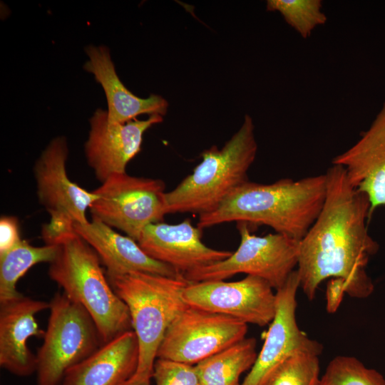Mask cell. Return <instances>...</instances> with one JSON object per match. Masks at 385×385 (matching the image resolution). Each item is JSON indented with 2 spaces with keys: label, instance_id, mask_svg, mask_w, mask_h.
Instances as JSON below:
<instances>
[{
  "label": "cell",
  "instance_id": "6da1fadb",
  "mask_svg": "<svg viewBox=\"0 0 385 385\" xmlns=\"http://www.w3.org/2000/svg\"><path fill=\"white\" fill-rule=\"evenodd\" d=\"M325 175L323 206L299 242V288L312 300L323 281L339 279L349 296L366 298L374 289L366 267L379 247L367 230L369 200L350 184L342 166L332 165Z\"/></svg>",
  "mask_w": 385,
  "mask_h": 385
},
{
  "label": "cell",
  "instance_id": "7a4b0ae2",
  "mask_svg": "<svg viewBox=\"0 0 385 385\" xmlns=\"http://www.w3.org/2000/svg\"><path fill=\"white\" fill-rule=\"evenodd\" d=\"M325 174L270 184L245 182L214 210L199 215L200 230L231 222L265 225L276 233L300 241L323 206Z\"/></svg>",
  "mask_w": 385,
  "mask_h": 385
},
{
  "label": "cell",
  "instance_id": "3957f363",
  "mask_svg": "<svg viewBox=\"0 0 385 385\" xmlns=\"http://www.w3.org/2000/svg\"><path fill=\"white\" fill-rule=\"evenodd\" d=\"M56 252L48 274L95 322L103 344L133 330L128 309L111 287L95 250L73 230L43 234Z\"/></svg>",
  "mask_w": 385,
  "mask_h": 385
},
{
  "label": "cell",
  "instance_id": "277c9868",
  "mask_svg": "<svg viewBox=\"0 0 385 385\" xmlns=\"http://www.w3.org/2000/svg\"><path fill=\"white\" fill-rule=\"evenodd\" d=\"M257 151L252 118L245 115L239 130L219 150L216 145L201 153L202 161L173 190L165 192L167 214L210 212L238 186Z\"/></svg>",
  "mask_w": 385,
  "mask_h": 385
},
{
  "label": "cell",
  "instance_id": "5b68a950",
  "mask_svg": "<svg viewBox=\"0 0 385 385\" xmlns=\"http://www.w3.org/2000/svg\"><path fill=\"white\" fill-rule=\"evenodd\" d=\"M107 278L127 306L138 339L135 374L152 378L157 352L168 328L188 306L183 293L189 282L184 275L173 277L146 272Z\"/></svg>",
  "mask_w": 385,
  "mask_h": 385
},
{
  "label": "cell",
  "instance_id": "8992f818",
  "mask_svg": "<svg viewBox=\"0 0 385 385\" xmlns=\"http://www.w3.org/2000/svg\"><path fill=\"white\" fill-rule=\"evenodd\" d=\"M49 317L36 356V385H62L66 371L103 344L86 310L64 293L49 302Z\"/></svg>",
  "mask_w": 385,
  "mask_h": 385
},
{
  "label": "cell",
  "instance_id": "52a82bcc",
  "mask_svg": "<svg viewBox=\"0 0 385 385\" xmlns=\"http://www.w3.org/2000/svg\"><path fill=\"white\" fill-rule=\"evenodd\" d=\"M240 243L224 260L184 274L189 282L224 280L244 273L263 279L277 290L282 287L298 264L299 242L279 233L257 236L249 224L237 222Z\"/></svg>",
  "mask_w": 385,
  "mask_h": 385
},
{
  "label": "cell",
  "instance_id": "ba28073f",
  "mask_svg": "<svg viewBox=\"0 0 385 385\" xmlns=\"http://www.w3.org/2000/svg\"><path fill=\"white\" fill-rule=\"evenodd\" d=\"M165 185L162 180L113 174L93 190L92 218L124 232L136 242L148 225L163 222Z\"/></svg>",
  "mask_w": 385,
  "mask_h": 385
},
{
  "label": "cell",
  "instance_id": "9c48e42d",
  "mask_svg": "<svg viewBox=\"0 0 385 385\" xmlns=\"http://www.w3.org/2000/svg\"><path fill=\"white\" fill-rule=\"evenodd\" d=\"M247 324L188 306L168 328L157 358L194 365L245 338Z\"/></svg>",
  "mask_w": 385,
  "mask_h": 385
},
{
  "label": "cell",
  "instance_id": "30bf717a",
  "mask_svg": "<svg viewBox=\"0 0 385 385\" xmlns=\"http://www.w3.org/2000/svg\"><path fill=\"white\" fill-rule=\"evenodd\" d=\"M68 154L66 138L56 137L34 167L38 200L51 216L42 233L72 229L73 223L87 222L86 210L98 198L94 191H88L70 180L66 171Z\"/></svg>",
  "mask_w": 385,
  "mask_h": 385
},
{
  "label": "cell",
  "instance_id": "8fae6325",
  "mask_svg": "<svg viewBox=\"0 0 385 385\" xmlns=\"http://www.w3.org/2000/svg\"><path fill=\"white\" fill-rule=\"evenodd\" d=\"M183 297L190 307L260 327L270 324L276 311L273 288L263 279L252 275L235 282H189Z\"/></svg>",
  "mask_w": 385,
  "mask_h": 385
},
{
  "label": "cell",
  "instance_id": "7c38bea8",
  "mask_svg": "<svg viewBox=\"0 0 385 385\" xmlns=\"http://www.w3.org/2000/svg\"><path fill=\"white\" fill-rule=\"evenodd\" d=\"M299 279L297 270L276 290V311L269 324L263 346L240 385H264L275 369L298 352L319 356L323 346L302 331L297 322V292Z\"/></svg>",
  "mask_w": 385,
  "mask_h": 385
},
{
  "label": "cell",
  "instance_id": "4fadbf2b",
  "mask_svg": "<svg viewBox=\"0 0 385 385\" xmlns=\"http://www.w3.org/2000/svg\"><path fill=\"white\" fill-rule=\"evenodd\" d=\"M163 121L150 115L124 123L108 120L107 110L97 109L89 119L90 130L84 145L87 163L102 183L113 174L125 173L128 163L141 150L144 133Z\"/></svg>",
  "mask_w": 385,
  "mask_h": 385
},
{
  "label": "cell",
  "instance_id": "5bb4252c",
  "mask_svg": "<svg viewBox=\"0 0 385 385\" xmlns=\"http://www.w3.org/2000/svg\"><path fill=\"white\" fill-rule=\"evenodd\" d=\"M202 230L190 219L178 224L163 222L147 225L137 242L151 258L182 274L224 260L232 252L210 248L201 240Z\"/></svg>",
  "mask_w": 385,
  "mask_h": 385
},
{
  "label": "cell",
  "instance_id": "9a60e30c",
  "mask_svg": "<svg viewBox=\"0 0 385 385\" xmlns=\"http://www.w3.org/2000/svg\"><path fill=\"white\" fill-rule=\"evenodd\" d=\"M49 309V302L23 295L0 301V366L13 375L26 377L36 373V356L27 342L43 337L36 315Z\"/></svg>",
  "mask_w": 385,
  "mask_h": 385
},
{
  "label": "cell",
  "instance_id": "2e32d148",
  "mask_svg": "<svg viewBox=\"0 0 385 385\" xmlns=\"http://www.w3.org/2000/svg\"><path fill=\"white\" fill-rule=\"evenodd\" d=\"M332 163L342 166L350 184L366 196L369 217L385 205V102L357 142Z\"/></svg>",
  "mask_w": 385,
  "mask_h": 385
},
{
  "label": "cell",
  "instance_id": "e0dca14e",
  "mask_svg": "<svg viewBox=\"0 0 385 385\" xmlns=\"http://www.w3.org/2000/svg\"><path fill=\"white\" fill-rule=\"evenodd\" d=\"M73 228L97 253L106 268L108 277L133 272L173 277L183 275L172 267L151 258L135 240L118 233L97 219L73 223Z\"/></svg>",
  "mask_w": 385,
  "mask_h": 385
},
{
  "label": "cell",
  "instance_id": "ac0fdd59",
  "mask_svg": "<svg viewBox=\"0 0 385 385\" xmlns=\"http://www.w3.org/2000/svg\"><path fill=\"white\" fill-rule=\"evenodd\" d=\"M85 52L88 60L83 68L93 75L104 91L109 121L124 123L140 115L164 116L167 113L169 103L161 96L151 94L145 98H140L124 86L116 73L107 46L88 45Z\"/></svg>",
  "mask_w": 385,
  "mask_h": 385
},
{
  "label": "cell",
  "instance_id": "d6986e66",
  "mask_svg": "<svg viewBox=\"0 0 385 385\" xmlns=\"http://www.w3.org/2000/svg\"><path fill=\"white\" fill-rule=\"evenodd\" d=\"M138 359V339L130 330L68 369L62 385H121L135 374Z\"/></svg>",
  "mask_w": 385,
  "mask_h": 385
},
{
  "label": "cell",
  "instance_id": "ffe728a7",
  "mask_svg": "<svg viewBox=\"0 0 385 385\" xmlns=\"http://www.w3.org/2000/svg\"><path fill=\"white\" fill-rule=\"evenodd\" d=\"M256 346L255 338H245L195 364L200 385H240L241 374L256 361Z\"/></svg>",
  "mask_w": 385,
  "mask_h": 385
},
{
  "label": "cell",
  "instance_id": "44dd1931",
  "mask_svg": "<svg viewBox=\"0 0 385 385\" xmlns=\"http://www.w3.org/2000/svg\"><path fill=\"white\" fill-rule=\"evenodd\" d=\"M56 252L54 245L34 246L22 240L13 248L0 255V301L19 294L16 289L19 279L34 265L50 263Z\"/></svg>",
  "mask_w": 385,
  "mask_h": 385
},
{
  "label": "cell",
  "instance_id": "7402d4cb",
  "mask_svg": "<svg viewBox=\"0 0 385 385\" xmlns=\"http://www.w3.org/2000/svg\"><path fill=\"white\" fill-rule=\"evenodd\" d=\"M266 8L267 11L281 14L285 21L304 38L309 37L317 26L327 21L322 11L320 0H267Z\"/></svg>",
  "mask_w": 385,
  "mask_h": 385
},
{
  "label": "cell",
  "instance_id": "603a6c76",
  "mask_svg": "<svg viewBox=\"0 0 385 385\" xmlns=\"http://www.w3.org/2000/svg\"><path fill=\"white\" fill-rule=\"evenodd\" d=\"M318 385H385V379L354 356H337L328 364Z\"/></svg>",
  "mask_w": 385,
  "mask_h": 385
},
{
  "label": "cell",
  "instance_id": "cb8c5ba5",
  "mask_svg": "<svg viewBox=\"0 0 385 385\" xmlns=\"http://www.w3.org/2000/svg\"><path fill=\"white\" fill-rule=\"evenodd\" d=\"M319 356L298 352L281 364L264 385H318Z\"/></svg>",
  "mask_w": 385,
  "mask_h": 385
},
{
  "label": "cell",
  "instance_id": "d4e9b609",
  "mask_svg": "<svg viewBox=\"0 0 385 385\" xmlns=\"http://www.w3.org/2000/svg\"><path fill=\"white\" fill-rule=\"evenodd\" d=\"M155 385H200L195 365L157 358L152 374Z\"/></svg>",
  "mask_w": 385,
  "mask_h": 385
},
{
  "label": "cell",
  "instance_id": "484cf974",
  "mask_svg": "<svg viewBox=\"0 0 385 385\" xmlns=\"http://www.w3.org/2000/svg\"><path fill=\"white\" fill-rule=\"evenodd\" d=\"M21 240L18 219L11 215H2L0 219V255L11 250Z\"/></svg>",
  "mask_w": 385,
  "mask_h": 385
},
{
  "label": "cell",
  "instance_id": "4316f807",
  "mask_svg": "<svg viewBox=\"0 0 385 385\" xmlns=\"http://www.w3.org/2000/svg\"><path fill=\"white\" fill-rule=\"evenodd\" d=\"M345 293L344 283L339 279H330L327 284V309L332 313L337 310Z\"/></svg>",
  "mask_w": 385,
  "mask_h": 385
},
{
  "label": "cell",
  "instance_id": "83f0119b",
  "mask_svg": "<svg viewBox=\"0 0 385 385\" xmlns=\"http://www.w3.org/2000/svg\"><path fill=\"white\" fill-rule=\"evenodd\" d=\"M151 379L150 377L142 376L135 374L130 379L121 385H151Z\"/></svg>",
  "mask_w": 385,
  "mask_h": 385
}]
</instances>
